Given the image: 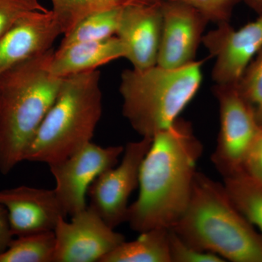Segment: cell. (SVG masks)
<instances>
[{
    "label": "cell",
    "mask_w": 262,
    "mask_h": 262,
    "mask_svg": "<svg viewBox=\"0 0 262 262\" xmlns=\"http://www.w3.org/2000/svg\"><path fill=\"white\" fill-rule=\"evenodd\" d=\"M203 151L192 124L180 117L153 136L141 164L139 196L127 212L133 230L170 229L178 222L190 200Z\"/></svg>",
    "instance_id": "obj_1"
},
{
    "label": "cell",
    "mask_w": 262,
    "mask_h": 262,
    "mask_svg": "<svg viewBox=\"0 0 262 262\" xmlns=\"http://www.w3.org/2000/svg\"><path fill=\"white\" fill-rule=\"evenodd\" d=\"M53 48L0 77V172L20 162L59 92L63 78L52 75Z\"/></svg>",
    "instance_id": "obj_2"
},
{
    "label": "cell",
    "mask_w": 262,
    "mask_h": 262,
    "mask_svg": "<svg viewBox=\"0 0 262 262\" xmlns=\"http://www.w3.org/2000/svg\"><path fill=\"white\" fill-rule=\"evenodd\" d=\"M170 229L192 247L224 259L262 262L261 234L234 206L224 184L201 172L185 211Z\"/></svg>",
    "instance_id": "obj_3"
},
{
    "label": "cell",
    "mask_w": 262,
    "mask_h": 262,
    "mask_svg": "<svg viewBox=\"0 0 262 262\" xmlns=\"http://www.w3.org/2000/svg\"><path fill=\"white\" fill-rule=\"evenodd\" d=\"M101 73L92 70L62 80L58 96L26 152L24 161H61L92 141L102 114Z\"/></svg>",
    "instance_id": "obj_4"
},
{
    "label": "cell",
    "mask_w": 262,
    "mask_h": 262,
    "mask_svg": "<svg viewBox=\"0 0 262 262\" xmlns=\"http://www.w3.org/2000/svg\"><path fill=\"white\" fill-rule=\"evenodd\" d=\"M203 63L195 61L173 70L156 65L122 72V115L141 137L153 138L179 118L200 89Z\"/></svg>",
    "instance_id": "obj_5"
},
{
    "label": "cell",
    "mask_w": 262,
    "mask_h": 262,
    "mask_svg": "<svg viewBox=\"0 0 262 262\" xmlns=\"http://www.w3.org/2000/svg\"><path fill=\"white\" fill-rule=\"evenodd\" d=\"M213 91L220 105V130L211 161L226 179L245 171L262 126L237 85L215 84Z\"/></svg>",
    "instance_id": "obj_6"
},
{
    "label": "cell",
    "mask_w": 262,
    "mask_h": 262,
    "mask_svg": "<svg viewBox=\"0 0 262 262\" xmlns=\"http://www.w3.org/2000/svg\"><path fill=\"white\" fill-rule=\"evenodd\" d=\"M152 138L127 143L122 162L95 179L88 191L89 206L110 227L115 229L127 222L128 200L139 187L141 164Z\"/></svg>",
    "instance_id": "obj_7"
},
{
    "label": "cell",
    "mask_w": 262,
    "mask_h": 262,
    "mask_svg": "<svg viewBox=\"0 0 262 262\" xmlns=\"http://www.w3.org/2000/svg\"><path fill=\"white\" fill-rule=\"evenodd\" d=\"M124 149L122 146L103 147L91 141L66 159L48 165L56 181L54 192L67 215L87 208L90 186L100 174L116 166Z\"/></svg>",
    "instance_id": "obj_8"
},
{
    "label": "cell",
    "mask_w": 262,
    "mask_h": 262,
    "mask_svg": "<svg viewBox=\"0 0 262 262\" xmlns=\"http://www.w3.org/2000/svg\"><path fill=\"white\" fill-rule=\"evenodd\" d=\"M57 223L53 262H101L125 241L90 207Z\"/></svg>",
    "instance_id": "obj_9"
},
{
    "label": "cell",
    "mask_w": 262,
    "mask_h": 262,
    "mask_svg": "<svg viewBox=\"0 0 262 262\" xmlns=\"http://www.w3.org/2000/svg\"><path fill=\"white\" fill-rule=\"evenodd\" d=\"M202 42L215 57L212 79L216 84L237 85L245 71L262 49V16L235 29L229 22L203 35Z\"/></svg>",
    "instance_id": "obj_10"
},
{
    "label": "cell",
    "mask_w": 262,
    "mask_h": 262,
    "mask_svg": "<svg viewBox=\"0 0 262 262\" xmlns=\"http://www.w3.org/2000/svg\"><path fill=\"white\" fill-rule=\"evenodd\" d=\"M163 28L157 65L182 68L195 61L208 18L200 10L180 2L162 0Z\"/></svg>",
    "instance_id": "obj_11"
},
{
    "label": "cell",
    "mask_w": 262,
    "mask_h": 262,
    "mask_svg": "<svg viewBox=\"0 0 262 262\" xmlns=\"http://www.w3.org/2000/svg\"><path fill=\"white\" fill-rule=\"evenodd\" d=\"M0 204L8 211L13 236L53 232L67 217L54 189L20 186L0 191Z\"/></svg>",
    "instance_id": "obj_12"
},
{
    "label": "cell",
    "mask_w": 262,
    "mask_h": 262,
    "mask_svg": "<svg viewBox=\"0 0 262 262\" xmlns=\"http://www.w3.org/2000/svg\"><path fill=\"white\" fill-rule=\"evenodd\" d=\"M61 34L52 10L24 15L0 37V77L18 63L49 51Z\"/></svg>",
    "instance_id": "obj_13"
},
{
    "label": "cell",
    "mask_w": 262,
    "mask_h": 262,
    "mask_svg": "<svg viewBox=\"0 0 262 262\" xmlns=\"http://www.w3.org/2000/svg\"><path fill=\"white\" fill-rule=\"evenodd\" d=\"M162 28L161 2L122 9L116 35L133 69L145 70L157 65Z\"/></svg>",
    "instance_id": "obj_14"
},
{
    "label": "cell",
    "mask_w": 262,
    "mask_h": 262,
    "mask_svg": "<svg viewBox=\"0 0 262 262\" xmlns=\"http://www.w3.org/2000/svg\"><path fill=\"white\" fill-rule=\"evenodd\" d=\"M123 46L117 37L81 42L55 51L50 72L58 78L96 70L101 66L124 58Z\"/></svg>",
    "instance_id": "obj_15"
},
{
    "label": "cell",
    "mask_w": 262,
    "mask_h": 262,
    "mask_svg": "<svg viewBox=\"0 0 262 262\" xmlns=\"http://www.w3.org/2000/svg\"><path fill=\"white\" fill-rule=\"evenodd\" d=\"M101 262H171L169 229L155 228L141 232L135 241H124Z\"/></svg>",
    "instance_id": "obj_16"
},
{
    "label": "cell",
    "mask_w": 262,
    "mask_h": 262,
    "mask_svg": "<svg viewBox=\"0 0 262 262\" xmlns=\"http://www.w3.org/2000/svg\"><path fill=\"white\" fill-rule=\"evenodd\" d=\"M53 14L61 26L63 34L82 19L94 13L122 9L132 5H153L161 0H51Z\"/></svg>",
    "instance_id": "obj_17"
},
{
    "label": "cell",
    "mask_w": 262,
    "mask_h": 262,
    "mask_svg": "<svg viewBox=\"0 0 262 262\" xmlns=\"http://www.w3.org/2000/svg\"><path fill=\"white\" fill-rule=\"evenodd\" d=\"M224 182L234 206L262 235V181L243 171Z\"/></svg>",
    "instance_id": "obj_18"
},
{
    "label": "cell",
    "mask_w": 262,
    "mask_h": 262,
    "mask_svg": "<svg viewBox=\"0 0 262 262\" xmlns=\"http://www.w3.org/2000/svg\"><path fill=\"white\" fill-rule=\"evenodd\" d=\"M122 9L100 12L82 19L70 32L63 34L64 37L58 49L77 43L103 40L116 35Z\"/></svg>",
    "instance_id": "obj_19"
},
{
    "label": "cell",
    "mask_w": 262,
    "mask_h": 262,
    "mask_svg": "<svg viewBox=\"0 0 262 262\" xmlns=\"http://www.w3.org/2000/svg\"><path fill=\"white\" fill-rule=\"evenodd\" d=\"M54 232L19 236L0 254V262H53Z\"/></svg>",
    "instance_id": "obj_20"
},
{
    "label": "cell",
    "mask_w": 262,
    "mask_h": 262,
    "mask_svg": "<svg viewBox=\"0 0 262 262\" xmlns=\"http://www.w3.org/2000/svg\"><path fill=\"white\" fill-rule=\"evenodd\" d=\"M237 88L241 96L252 106L262 126V49L248 65Z\"/></svg>",
    "instance_id": "obj_21"
},
{
    "label": "cell",
    "mask_w": 262,
    "mask_h": 262,
    "mask_svg": "<svg viewBox=\"0 0 262 262\" xmlns=\"http://www.w3.org/2000/svg\"><path fill=\"white\" fill-rule=\"evenodd\" d=\"M47 10L38 0H0V37L24 15Z\"/></svg>",
    "instance_id": "obj_22"
},
{
    "label": "cell",
    "mask_w": 262,
    "mask_h": 262,
    "mask_svg": "<svg viewBox=\"0 0 262 262\" xmlns=\"http://www.w3.org/2000/svg\"><path fill=\"white\" fill-rule=\"evenodd\" d=\"M169 247L171 262H223L225 260L215 253L201 251L184 242L169 229Z\"/></svg>",
    "instance_id": "obj_23"
},
{
    "label": "cell",
    "mask_w": 262,
    "mask_h": 262,
    "mask_svg": "<svg viewBox=\"0 0 262 262\" xmlns=\"http://www.w3.org/2000/svg\"><path fill=\"white\" fill-rule=\"evenodd\" d=\"M192 6L203 13L210 22H229L234 8L241 0H170Z\"/></svg>",
    "instance_id": "obj_24"
},
{
    "label": "cell",
    "mask_w": 262,
    "mask_h": 262,
    "mask_svg": "<svg viewBox=\"0 0 262 262\" xmlns=\"http://www.w3.org/2000/svg\"><path fill=\"white\" fill-rule=\"evenodd\" d=\"M245 171L262 181V133L248 156Z\"/></svg>",
    "instance_id": "obj_25"
},
{
    "label": "cell",
    "mask_w": 262,
    "mask_h": 262,
    "mask_svg": "<svg viewBox=\"0 0 262 262\" xmlns=\"http://www.w3.org/2000/svg\"><path fill=\"white\" fill-rule=\"evenodd\" d=\"M13 237L8 220V211L4 206L0 204V254L8 248Z\"/></svg>",
    "instance_id": "obj_26"
},
{
    "label": "cell",
    "mask_w": 262,
    "mask_h": 262,
    "mask_svg": "<svg viewBox=\"0 0 262 262\" xmlns=\"http://www.w3.org/2000/svg\"><path fill=\"white\" fill-rule=\"evenodd\" d=\"M258 16H262V0H241Z\"/></svg>",
    "instance_id": "obj_27"
}]
</instances>
